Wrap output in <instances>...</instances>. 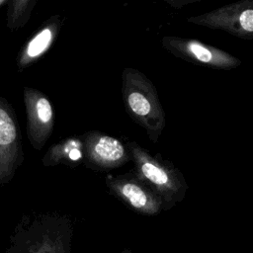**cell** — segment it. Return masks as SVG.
Listing matches in <instances>:
<instances>
[{
  "instance_id": "6da1fadb",
  "label": "cell",
  "mask_w": 253,
  "mask_h": 253,
  "mask_svg": "<svg viewBox=\"0 0 253 253\" xmlns=\"http://www.w3.org/2000/svg\"><path fill=\"white\" fill-rule=\"evenodd\" d=\"M122 95L126 114L156 143L166 126V116L152 81L138 69L126 67L122 73Z\"/></svg>"
},
{
  "instance_id": "7a4b0ae2",
  "label": "cell",
  "mask_w": 253,
  "mask_h": 253,
  "mask_svg": "<svg viewBox=\"0 0 253 253\" xmlns=\"http://www.w3.org/2000/svg\"><path fill=\"white\" fill-rule=\"evenodd\" d=\"M126 147L134 164V173L160 198L163 211H169L183 201L189 186L171 161L160 153L150 154L136 141L127 142Z\"/></svg>"
},
{
  "instance_id": "3957f363",
  "label": "cell",
  "mask_w": 253,
  "mask_h": 253,
  "mask_svg": "<svg viewBox=\"0 0 253 253\" xmlns=\"http://www.w3.org/2000/svg\"><path fill=\"white\" fill-rule=\"evenodd\" d=\"M73 233V222L68 216H45L32 228L21 253H71Z\"/></svg>"
},
{
  "instance_id": "277c9868",
  "label": "cell",
  "mask_w": 253,
  "mask_h": 253,
  "mask_svg": "<svg viewBox=\"0 0 253 253\" xmlns=\"http://www.w3.org/2000/svg\"><path fill=\"white\" fill-rule=\"evenodd\" d=\"M105 183L112 195L139 214L153 216L163 211L160 198L133 170L120 175L108 174Z\"/></svg>"
},
{
  "instance_id": "5b68a950",
  "label": "cell",
  "mask_w": 253,
  "mask_h": 253,
  "mask_svg": "<svg viewBox=\"0 0 253 253\" xmlns=\"http://www.w3.org/2000/svg\"><path fill=\"white\" fill-rule=\"evenodd\" d=\"M187 21L210 29L222 30L243 40H251L253 37V1L241 0L202 15L192 16Z\"/></svg>"
},
{
  "instance_id": "8992f818",
  "label": "cell",
  "mask_w": 253,
  "mask_h": 253,
  "mask_svg": "<svg viewBox=\"0 0 253 253\" xmlns=\"http://www.w3.org/2000/svg\"><path fill=\"white\" fill-rule=\"evenodd\" d=\"M161 42L171 54L193 64L224 70L236 68L241 64L232 54L196 39L166 36L162 38Z\"/></svg>"
},
{
  "instance_id": "52a82bcc",
  "label": "cell",
  "mask_w": 253,
  "mask_h": 253,
  "mask_svg": "<svg viewBox=\"0 0 253 253\" xmlns=\"http://www.w3.org/2000/svg\"><path fill=\"white\" fill-rule=\"evenodd\" d=\"M82 135L83 164L90 169L107 171L124 166L131 160L126 144L107 133L90 130Z\"/></svg>"
},
{
  "instance_id": "ba28073f",
  "label": "cell",
  "mask_w": 253,
  "mask_h": 253,
  "mask_svg": "<svg viewBox=\"0 0 253 253\" xmlns=\"http://www.w3.org/2000/svg\"><path fill=\"white\" fill-rule=\"evenodd\" d=\"M29 134L33 145L42 148L50 136L54 119L53 109L49 100L41 92L34 89H27L25 94Z\"/></svg>"
},
{
  "instance_id": "9c48e42d",
  "label": "cell",
  "mask_w": 253,
  "mask_h": 253,
  "mask_svg": "<svg viewBox=\"0 0 253 253\" xmlns=\"http://www.w3.org/2000/svg\"><path fill=\"white\" fill-rule=\"evenodd\" d=\"M83 139L82 135H71L52 145L43 158L45 165L65 164L76 167L83 164Z\"/></svg>"
},
{
  "instance_id": "30bf717a",
  "label": "cell",
  "mask_w": 253,
  "mask_h": 253,
  "mask_svg": "<svg viewBox=\"0 0 253 253\" xmlns=\"http://www.w3.org/2000/svg\"><path fill=\"white\" fill-rule=\"evenodd\" d=\"M61 26V18L59 16L52 17L48 23L29 42L26 46L22 61L24 63H29L42 55L53 43Z\"/></svg>"
},
{
  "instance_id": "8fae6325",
  "label": "cell",
  "mask_w": 253,
  "mask_h": 253,
  "mask_svg": "<svg viewBox=\"0 0 253 253\" xmlns=\"http://www.w3.org/2000/svg\"><path fill=\"white\" fill-rule=\"evenodd\" d=\"M17 139V129L11 116L0 108V149H12Z\"/></svg>"
},
{
  "instance_id": "7c38bea8",
  "label": "cell",
  "mask_w": 253,
  "mask_h": 253,
  "mask_svg": "<svg viewBox=\"0 0 253 253\" xmlns=\"http://www.w3.org/2000/svg\"><path fill=\"white\" fill-rule=\"evenodd\" d=\"M121 253H135V252L132 251V250H130V249H128V248H125Z\"/></svg>"
}]
</instances>
